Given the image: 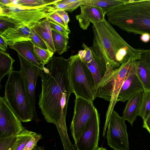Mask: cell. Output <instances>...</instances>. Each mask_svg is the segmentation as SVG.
Instances as JSON below:
<instances>
[{"label":"cell","instance_id":"cell-26","mask_svg":"<svg viewBox=\"0 0 150 150\" xmlns=\"http://www.w3.org/2000/svg\"><path fill=\"white\" fill-rule=\"evenodd\" d=\"M59 0H16L12 2L25 8H34L53 4Z\"/></svg>","mask_w":150,"mask_h":150},{"label":"cell","instance_id":"cell-31","mask_svg":"<svg viewBox=\"0 0 150 150\" xmlns=\"http://www.w3.org/2000/svg\"><path fill=\"white\" fill-rule=\"evenodd\" d=\"M30 28V37L34 45L40 48L48 50L46 44L42 39L32 28Z\"/></svg>","mask_w":150,"mask_h":150},{"label":"cell","instance_id":"cell-13","mask_svg":"<svg viewBox=\"0 0 150 150\" xmlns=\"http://www.w3.org/2000/svg\"><path fill=\"white\" fill-rule=\"evenodd\" d=\"M138 62L129 73L119 92L117 102H125L133 96L145 91L143 85L137 74Z\"/></svg>","mask_w":150,"mask_h":150},{"label":"cell","instance_id":"cell-35","mask_svg":"<svg viewBox=\"0 0 150 150\" xmlns=\"http://www.w3.org/2000/svg\"><path fill=\"white\" fill-rule=\"evenodd\" d=\"M48 18L53 20L57 23L62 26L66 29L70 30L68 26L66 24L62 19L57 13L55 11L51 14Z\"/></svg>","mask_w":150,"mask_h":150},{"label":"cell","instance_id":"cell-39","mask_svg":"<svg viewBox=\"0 0 150 150\" xmlns=\"http://www.w3.org/2000/svg\"><path fill=\"white\" fill-rule=\"evenodd\" d=\"M140 39L144 42H148L150 40V35L147 34H143L141 35Z\"/></svg>","mask_w":150,"mask_h":150},{"label":"cell","instance_id":"cell-43","mask_svg":"<svg viewBox=\"0 0 150 150\" xmlns=\"http://www.w3.org/2000/svg\"><path fill=\"white\" fill-rule=\"evenodd\" d=\"M34 149H32V150H34Z\"/></svg>","mask_w":150,"mask_h":150},{"label":"cell","instance_id":"cell-29","mask_svg":"<svg viewBox=\"0 0 150 150\" xmlns=\"http://www.w3.org/2000/svg\"><path fill=\"white\" fill-rule=\"evenodd\" d=\"M34 51L35 54L43 62L45 65L53 56L54 54L48 50L41 48L35 45Z\"/></svg>","mask_w":150,"mask_h":150},{"label":"cell","instance_id":"cell-5","mask_svg":"<svg viewBox=\"0 0 150 150\" xmlns=\"http://www.w3.org/2000/svg\"><path fill=\"white\" fill-rule=\"evenodd\" d=\"M138 60L130 59L115 69L103 80L94 90L95 98H101L110 102L106 115L103 132L104 136L109 119L117 103L118 95L121 86L129 72L137 63Z\"/></svg>","mask_w":150,"mask_h":150},{"label":"cell","instance_id":"cell-22","mask_svg":"<svg viewBox=\"0 0 150 150\" xmlns=\"http://www.w3.org/2000/svg\"><path fill=\"white\" fill-rule=\"evenodd\" d=\"M127 0H87L86 5H91L102 8L106 14L116 6L125 3Z\"/></svg>","mask_w":150,"mask_h":150},{"label":"cell","instance_id":"cell-10","mask_svg":"<svg viewBox=\"0 0 150 150\" xmlns=\"http://www.w3.org/2000/svg\"><path fill=\"white\" fill-rule=\"evenodd\" d=\"M25 129L16 115L0 97V138L17 136Z\"/></svg>","mask_w":150,"mask_h":150},{"label":"cell","instance_id":"cell-14","mask_svg":"<svg viewBox=\"0 0 150 150\" xmlns=\"http://www.w3.org/2000/svg\"><path fill=\"white\" fill-rule=\"evenodd\" d=\"M81 12L76 18L81 28L86 30L91 23L103 21L105 19L106 13L101 8L91 5L80 6Z\"/></svg>","mask_w":150,"mask_h":150},{"label":"cell","instance_id":"cell-42","mask_svg":"<svg viewBox=\"0 0 150 150\" xmlns=\"http://www.w3.org/2000/svg\"><path fill=\"white\" fill-rule=\"evenodd\" d=\"M96 150H107L106 149L103 147H98Z\"/></svg>","mask_w":150,"mask_h":150},{"label":"cell","instance_id":"cell-37","mask_svg":"<svg viewBox=\"0 0 150 150\" xmlns=\"http://www.w3.org/2000/svg\"><path fill=\"white\" fill-rule=\"evenodd\" d=\"M0 50L5 52L7 49L8 44L1 35H0Z\"/></svg>","mask_w":150,"mask_h":150},{"label":"cell","instance_id":"cell-11","mask_svg":"<svg viewBox=\"0 0 150 150\" xmlns=\"http://www.w3.org/2000/svg\"><path fill=\"white\" fill-rule=\"evenodd\" d=\"M100 115L96 108L73 150H96L99 139Z\"/></svg>","mask_w":150,"mask_h":150},{"label":"cell","instance_id":"cell-20","mask_svg":"<svg viewBox=\"0 0 150 150\" xmlns=\"http://www.w3.org/2000/svg\"><path fill=\"white\" fill-rule=\"evenodd\" d=\"M142 95V93H139L131 97L123 111V117L132 126L138 115Z\"/></svg>","mask_w":150,"mask_h":150},{"label":"cell","instance_id":"cell-17","mask_svg":"<svg viewBox=\"0 0 150 150\" xmlns=\"http://www.w3.org/2000/svg\"><path fill=\"white\" fill-rule=\"evenodd\" d=\"M30 28L22 24L6 30L0 35L10 46L18 42L31 40L30 37Z\"/></svg>","mask_w":150,"mask_h":150},{"label":"cell","instance_id":"cell-24","mask_svg":"<svg viewBox=\"0 0 150 150\" xmlns=\"http://www.w3.org/2000/svg\"><path fill=\"white\" fill-rule=\"evenodd\" d=\"M87 0H59L54 4L56 10H61L71 12L79 6L86 5Z\"/></svg>","mask_w":150,"mask_h":150},{"label":"cell","instance_id":"cell-40","mask_svg":"<svg viewBox=\"0 0 150 150\" xmlns=\"http://www.w3.org/2000/svg\"><path fill=\"white\" fill-rule=\"evenodd\" d=\"M12 0H0V4L6 5L12 2Z\"/></svg>","mask_w":150,"mask_h":150},{"label":"cell","instance_id":"cell-41","mask_svg":"<svg viewBox=\"0 0 150 150\" xmlns=\"http://www.w3.org/2000/svg\"><path fill=\"white\" fill-rule=\"evenodd\" d=\"M34 150H45L44 148L43 147L40 146H36L34 148Z\"/></svg>","mask_w":150,"mask_h":150},{"label":"cell","instance_id":"cell-38","mask_svg":"<svg viewBox=\"0 0 150 150\" xmlns=\"http://www.w3.org/2000/svg\"><path fill=\"white\" fill-rule=\"evenodd\" d=\"M143 127L146 129L150 134V115L143 120Z\"/></svg>","mask_w":150,"mask_h":150},{"label":"cell","instance_id":"cell-25","mask_svg":"<svg viewBox=\"0 0 150 150\" xmlns=\"http://www.w3.org/2000/svg\"><path fill=\"white\" fill-rule=\"evenodd\" d=\"M37 133L25 129L16 136V139L11 150H23L31 138Z\"/></svg>","mask_w":150,"mask_h":150},{"label":"cell","instance_id":"cell-33","mask_svg":"<svg viewBox=\"0 0 150 150\" xmlns=\"http://www.w3.org/2000/svg\"><path fill=\"white\" fill-rule=\"evenodd\" d=\"M82 47L84 50L79 51L78 54L83 63H88L92 58L91 47H88L84 43L83 44Z\"/></svg>","mask_w":150,"mask_h":150},{"label":"cell","instance_id":"cell-27","mask_svg":"<svg viewBox=\"0 0 150 150\" xmlns=\"http://www.w3.org/2000/svg\"><path fill=\"white\" fill-rule=\"evenodd\" d=\"M150 115V89L145 90L142 97L138 115L143 120Z\"/></svg>","mask_w":150,"mask_h":150},{"label":"cell","instance_id":"cell-4","mask_svg":"<svg viewBox=\"0 0 150 150\" xmlns=\"http://www.w3.org/2000/svg\"><path fill=\"white\" fill-rule=\"evenodd\" d=\"M4 99L22 122L36 121L22 72L13 70L5 86Z\"/></svg>","mask_w":150,"mask_h":150},{"label":"cell","instance_id":"cell-15","mask_svg":"<svg viewBox=\"0 0 150 150\" xmlns=\"http://www.w3.org/2000/svg\"><path fill=\"white\" fill-rule=\"evenodd\" d=\"M91 47L92 58L89 62L84 63L91 71L93 78L94 90L97 86L114 70L108 66L95 53Z\"/></svg>","mask_w":150,"mask_h":150},{"label":"cell","instance_id":"cell-28","mask_svg":"<svg viewBox=\"0 0 150 150\" xmlns=\"http://www.w3.org/2000/svg\"><path fill=\"white\" fill-rule=\"evenodd\" d=\"M23 24L22 22L9 18L0 16V34L6 30Z\"/></svg>","mask_w":150,"mask_h":150},{"label":"cell","instance_id":"cell-23","mask_svg":"<svg viewBox=\"0 0 150 150\" xmlns=\"http://www.w3.org/2000/svg\"><path fill=\"white\" fill-rule=\"evenodd\" d=\"M52 40L56 52L59 55L66 52L70 48L69 39L54 30H51Z\"/></svg>","mask_w":150,"mask_h":150},{"label":"cell","instance_id":"cell-2","mask_svg":"<svg viewBox=\"0 0 150 150\" xmlns=\"http://www.w3.org/2000/svg\"><path fill=\"white\" fill-rule=\"evenodd\" d=\"M92 23L93 39L91 47L107 65L115 69L129 59H140L144 49L129 45L105 19Z\"/></svg>","mask_w":150,"mask_h":150},{"label":"cell","instance_id":"cell-3","mask_svg":"<svg viewBox=\"0 0 150 150\" xmlns=\"http://www.w3.org/2000/svg\"><path fill=\"white\" fill-rule=\"evenodd\" d=\"M109 22L128 33L150 35V0H128L106 13Z\"/></svg>","mask_w":150,"mask_h":150},{"label":"cell","instance_id":"cell-1","mask_svg":"<svg viewBox=\"0 0 150 150\" xmlns=\"http://www.w3.org/2000/svg\"><path fill=\"white\" fill-rule=\"evenodd\" d=\"M69 59L53 56L40 76L38 104L46 121L56 125L60 136L68 135L66 118L68 101L73 93L69 79Z\"/></svg>","mask_w":150,"mask_h":150},{"label":"cell","instance_id":"cell-30","mask_svg":"<svg viewBox=\"0 0 150 150\" xmlns=\"http://www.w3.org/2000/svg\"><path fill=\"white\" fill-rule=\"evenodd\" d=\"M16 139V136L0 138V150H11Z\"/></svg>","mask_w":150,"mask_h":150},{"label":"cell","instance_id":"cell-12","mask_svg":"<svg viewBox=\"0 0 150 150\" xmlns=\"http://www.w3.org/2000/svg\"><path fill=\"white\" fill-rule=\"evenodd\" d=\"M21 69L24 78L25 85L29 98L32 105L36 122L39 120L35 109V90L37 79L41 76L43 70L25 59L18 54Z\"/></svg>","mask_w":150,"mask_h":150},{"label":"cell","instance_id":"cell-32","mask_svg":"<svg viewBox=\"0 0 150 150\" xmlns=\"http://www.w3.org/2000/svg\"><path fill=\"white\" fill-rule=\"evenodd\" d=\"M48 20L51 30H54L66 38L69 39V35L71 32L70 30L66 29L52 19L48 18Z\"/></svg>","mask_w":150,"mask_h":150},{"label":"cell","instance_id":"cell-34","mask_svg":"<svg viewBox=\"0 0 150 150\" xmlns=\"http://www.w3.org/2000/svg\"><path fill=\"white\" fill-rule=\"evenodd\" d=\"M42 137L40 134L35 135L26 144L23 150H31L37 146L38 142L42 139Z\"/></svg>","mask_w":150,"mask_h":150},{"label":"cell","instance_id":"cell-16","mask_svg":"<svg viewBox=\"0 0 150 150\" xmlns=\"http://www.w3.org/2000/svg\"><path fill=\"white\" fill-rule=\"evenodd\" d=\"M16 51L25 59L43 70L45 65L43 62L35 54L34 45L31 40L18 42L9 46Z\"/></svg>","mask_w":150,"mask_h":150},{"label":"cell","instance_id":"cell-7","mask_svg":"<svg viewBox=\"0 0 150 150\" xmlns=\"http://www.w3.org/2000/svg\"><path fill=\"white\" fill-rule=\"evenodd\" d=\"M55 10L54 4L34 8H24L12 2L6 5L0 4V16L21 21L30 28Z\"/></svg>","mask_w":150,"mask_h":150},{"label":"cell","instance_id":"cell-8","mask_svg":"<svg viewBox=\"0 0 150 150\" xmlns=\"http://www.w3.org/2000/svg\"><path fill=\"white\" fill-rule=\"evenodd\" d=\"M125 120L113 110L107 126L108 145L114 150H129V142Z\"/></svg>","mask_w":150,"mask_h":150},{"label":"cell","instance_id":"cell-21","mask_svg":"<svg viewBox=\"0 0 150 150\" xmlns=\"http://www.w3.org/2000/svg\"><path fill=\"white\" fill-rule=\"evenodd\" d=\"M15 61L8 53L0 50V83L6 75H9L13 71V64Z\"/></svg>","mask_w":150,"mask_h":150},{"label":"cell","instance_id":"cell-18","mask_svg":"<svg viewBox=\"0 0 150 150\" xmlns=\"http://www.w3.org/2000/svg\"><path fill=\"white\" fill-rule=\"evenodd\" d=\"M137 74L145 90L150 89V50L144 49L138 60Z\"/></svg>","mask_w":150,"mask_h":150},{"label":"cell","instance_id":"cell-6","mask_svg":"<svg viewBox=\"0 0 150 150\" xmlns=\"http://www.w3.org/2000/svg\"><path fill=\"white\" fill-rule=\"evenodd\" d=\"M69 73L73 93L76 96L93 101L94 86L93 76L78 54L69 58Z\"/></svg>","mask_w":150,"mask_h":150},{"label":"cell","instance_id":"cell-36","mask_svg":"<svg viewBox=\"0 0 150 150\" xmlns=\"http://www.w3.org/2000/svg\"><path fill=\"white\" fill-rule=\"evenodd\" d=\"M55 11L62 19L66 24L68 26L69 19L67 13L66 11L61 10H57Z\"/></svg>","mask_w":150,"mask_h":150},{"label":"cell","instance_id":"cell-19","mask_svg":"<svg viewBox=\"0 0 150 150\" xmlns=\"http://www.w3.org/2000/svg\"><path fill=\"white\" fill-rule=\"evenodd\" d=\"M31 28L44 42L48 50L54 53L56 50L53 43L51 30L48 17L41 20Z\"/></svg>","mask_w":150,"mask_h":150},{"label":"cell","instance_id":"cell-9","mask_svg":"<svg viewBox=\"0 0 150 150\" xmlns=\"http://www.w3.org/2000/svg\"><path fill=\"white\" fill-rule=\"evenodd\" d=\"M96 108L93 101L76 96L70 129L75 143L82 135L86 126Z\"/></svg>","mask_w":150,"mask_h":150}]
</instances>
